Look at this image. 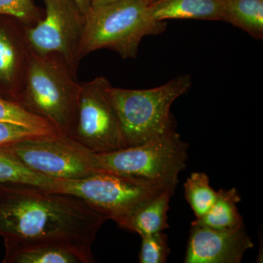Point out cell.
<instances>
[{
    "mask_svg": "<svg viewBox=\"0 0 263 263\" xmlns=\"http://www.w3.org/2000/svg\"><path fill=\"white\" fill-rule=\"evenodd\" d=\"M222 21L262 39L263 0H226Z\"/></svg>",
    "mask_w": 263,
    "mask_h": 263,
    "instance_id": "obj_16",
    "label": "cell"
},
{
    "mask_svg": "<svg viewBox=\"0 0 263 263\" xmlns=\"http://www.w3.org/2000/svg\"><path fill=\"white\" fill-rule=\"evenodd\" d=\"M226 0H156L148 5L152 18L222 21Z\"/></svg>",
    "mask_w": 263,
    "mask_h": 263,
    "instance_id": "obj_13",
    "label": "cell"
},
{
    "mask_svg": "<svg viewBox=\"0 0 263 263\" xmlns=\"http://www.w3.org/2000/svg\"><path fill=\"white\" fill-rule=\"evenodd\" d=\"M76 5L79 7V9L82 12L83 14L86 15L91 8V2L90 0H74Z\"/></svg>",
    "mask_w": 263,
    "mask_h": 263,
    "instance_id": "obj_23",
    "label": "cell"
},
{
    "mask_svg": "<svg viewBox=\"0 0 263 263\" xmlns=\"http://www.w3.org/2000/svg\"><path fill=\"white\" fill-rule=\"evenodd\" d=\"M0 15H7L25 27H34L43 18L33 0H0Z\"/></svg>",
    "mask_w": 263,
    "mask_h": 263,
    "instance_id": "obj_20",
    "label": "cell"
},
{
    "mask_svg": "<svg viewBox=\"0 0 263 263\" xmlns=\"http://www.w3.org/2000/svg\"><path fill=\"white\" fill-rule=\"evenodd\" d=\"M110 85L103 76L81 83L76 125L70 138L91 153L124 148L120 122L109 94Z\"/></svg>",
    "mask_w": 263,
    "mask_h": 263,
    "instance_id": "obj_8",
    "label": "cell"
},
{
    "mask_svg": "<svg viewBox=\"0 0 263 263\" xmlns=\"http://www.w3.org/2000/svg\"><path fill=\"white\" fill-rule=\"evenodd\" d=\"M117 1H119V0H90L91 7L110 4V3H115V2Z\"/></svg>",
    "mask_w": 263,
    "mask_h": 263,
    "instance_id": "obj_24",
    "label": "cell"
},
{
    "mask_svg": "<svg viewBox=\"0 0 263 263\" xmlns=\"http://www.w3.org/2000/svg\"><path fill=\"white\" fill-rule=\"evenodd\" d=\"M55 181L27 168L13 156L0 151V185L28 184L50 190Z\"/></svg>",
    "mask_w": 263,
    "mask_h": 263,
    "instance_id": "obj_17",
    "label": "cell"
},
{
    "mask_svg": "<svg viewBox=\"0 0 263 263\" xmlns=\"http://www.w3.org/2000/svg\"><path fill=\"white\" fill-rule=\"evenodd\" d=\"M51 190L82 199L119 226L167 190L148 180L98 171L85 179L56 180Z\"/></svg>",
    "mask_w": 263,
    "mask_h": 263,
    "instance_id": "obj_6",
    "label": "cell"
},
{
    "mask_svg": "<svg viewBox=\"0 0 263 263\" xmlns=\"http://www.w3.org/2000/svg\"><path fill=\"white\" fill-rule=\"evenodd\" d=\"M29 50L24 25L18 21L11 28L0 24V86L5 98L16 103L25 79Z\"/></svg>",
    "mask_w": 263,
    "mask_h": 263,
    "instance_id": "obj_11",
    "label": "cell"
},
{
    "mask_svg": "<svg viewBox=\"0 0 263 263\" xmlns=\"http://www.w3.org/2000/svg\"><path fill=\"white\" fill-rule=\"evenodd\" d=\"M189 145L176 131L139 146L94 154L98 171L153 181L175 192L186 168Z\"/></svg>",
    "mask_w": 263,
    "mask_h": 263,
    "instance_id": "obj_5",
    "label": "cell"
},
{
    "mask_svg": "<svg viewBox=\"0 0 263 263\" xmlns=\"http://www.w3.org/2000/svg\"><path fill=\"white\" fill-rule=\"evenodd\" d=\"M245 226L232 230H216L192 224L185 263H239L245 252L253 248Z\"/></svg>",
    "mask_w": 263,
    "mask_h": 263,
    "instance_id": "obj_10",
    "label": "cell"
},
{
    "mask_svg": "<svg viewBox=\"0 0 263 263\" xmlns=\"http://www.w3.org/2000/svg\"><path fill=\"white\" fill-rule=\"evenodd\" d=\"M240 197L235 188L217 192L215 202L201 217L192 222L195 226L216 230H232L243 226V219L238 209Z\"/></svg>",
    "mask_w": 263,
    "mask_h": 263,
    "instance_id": "obj_15",
    "label": "cell"
},
{
    "mask_svg": "<svg viewBox=\"0 0 263 263\" xmlns=\"http://www.w3.org/2000/svg\"><path fill=\"white\" fill-rule=\"evenodd\" d=\"M0 122L14 123L36 128L51 133L60 134L56 128L47 121L36 117L22 108L18 103L0 95Z\"/></svg>",
    "mask_w": 263,
    "mask_h": 263,
    "instance_id": "obj_19",
    "label": "cell"
},
{
    "mask_svg": "<svg viewBox=\"0 0 263 263\" xmlns=\"http://www.w3.org/2000/svg\"><path fill=\"white\" fill-rule=\"evenodd\" d=\"M174 192L165 190L123 221L119 227L141 235L163 232L168 228L167 212Z\"/></svg>",
    "mask_w": 263,
    "mask_h": 263,
    "instance_id": "obj_14",
    "label": "cell"
},
{
    "mask_svg": "<svg viewBox=\"0 0 263 263\" xmlns=\"http://www.w3.org/2000/svg\"><path fill=\"white\" fill-rule=\"evenodd\" d=\"M143 1H144L145 3H146V4L148 6V5L152 4L154 2H155L156 0H143Z\"/></svg>",
    "mask_w": 263,
    "mask_h": 263,
    "instance_id": "obj_25",
    "label": "cell"
},
{
    "mask_svg": "<svg viewBox=\"0 0 263 263\" xmlns=\"http://www.w3.org/2000/svg\"><path fill=\"white\" fill-rule=\"evenodd\" d=\"M183 187L185 198L196 219L205 214L215 202L217 192L210 186L209 176L205 173L192 174Z\"/></svg>",
    "mask_w": 263,
    "mask_h": 263,
    "instance_id": "obj_18",
    "label": "cell"
},
{
    "mask_svg": "<svg viewBox=\"0 0 263 263\" xmlns=\"http://www.w3.org/2000/svg\"><path fill=\"white\" fill-rule=\"evenodd\" d=\"M43 2L46 10L43 18L34 27L24 26L29 48L39 54L58 55L77 76L84 15L74 0Z\"/></svg>",
    "mask_w": 263,
    "mask_h": 263,
    "instance_id": "obj_9",
    "label": "cell"
},
{
    "mask_svg": "<svg viewBox=\"0 0 263 263\" xmlns=\"http://www.w3.org/2000/svg\"><path fill=\"white\" fill-rule=\"evenodd\" d=\"M166 25L152 18L143 0L92 6L85 15L79 60L100 49L117 52L124 60L136 58L142 40L162 34Z\"/></svg>",
    "mask_w": 263,
    "mask_h": 263,
    "instance_id": "obj_3",
    "label": "cell"
},
{
    "mask_svg": "<svg viewBox=\"0 0 263 263\" xmlns=\"http://www.w3.org/2000/svg\"><path fill=\"white\" fill-rule=\"evenodd\" d=\"M42 135L53 134L28 126L0 122V150L15 142Z\"/></svg>",
    "mask_w": 263,
    "mask_h": 263,
    "instance_id": "obj_22",
    "label": "cell"
},
{
    "mask_svg": "<svg viewBox=\"0 0 263 263\" xmlns=\"http://www.w3.org/2000/svg\"><path fill=\"white\" fill-rule=\"evenodd\" d=\"M141 263H165L170 253L167 235L163 232L141 235Z\"/></svg>",
    "mask_w": 263,
    "mask_h": 263,
    "instance_id": "obj_21",
    "label": "cell"
},
{
    "mask_svg": "<svg viewBox=\"0 0 263 263\" xmlns=\"http://www.w3.org/2000/svg\"><path fill=\"white\" fill-rule=\"evenodd\" d=\"M80 90L77 76L61 57L39 54L29 48L17 102L22 108L47 121L62 136L70 137L75 128Z\"/></svg>",
    "mask_w": 263,
    "mask_h": 263,
    "instance_id": "obj_2",
    "label": "cell"
},
{
    "mask_svg": "<svg viewBox=\"0 0 263 263\" xmlns=\"http://www.w3.org/2000/svg\"><path fill=\"white\" fill-rule=\"evenodd\" d=\"M0 151L13 156L27 168L53 179H82L98 172L94 153L60 134L27 138Z\"/></svg>",
    "mask_w": 263,
    "mask_h": 263,
    "instance_id": "obj_7",
    "label": "cell"
},
{
    "mask_svg": "<svg viewBox=\"0 0 263 263\" xmlns=\"http://www.w3.org/2000/svg\"><path fill=\"white\" fill-rule=\"evenodd\" d=\"M191 87L190 75L177 76L152 89H122L110 85L109 94L120 122L124 148L176 131L171 106Z\"/></svg>",
    "mask_w": 263,
    "mask_h": 263,
    "instance_id": "obj_4",
    "label": "cell"
},
{
    "mask_svg": "<svg viewBox=\"0 0 263 263\" xmlns=\"http://www.w3.org/2000/svg\"><path fill=\"white\" fill-rule=\"evenodd\" d=\"M108 218L70 194L28 184L0 185V235L4 240H49L95 262L91 246Z\"/></svg>",
    "mask_w": 263,
    "mask_h": 263,
    "instance_id": "obj_1",
    "label": "cell"
},
{
    "mask_svg": "<svg viewBox=\"0 0 263 263\" xmlns=\"http://www.w3.org/2000/svg\"><path fill=\"white\" fill-rule=\"evenodd\" d=\"M4 263H92L68 246L49 240H4Z\"/></svg>",
    "mask_w": 263,
    "mask_h": 263,
    "instance_id": "obj_12",
    "label": "cell"
}]
</instances>
